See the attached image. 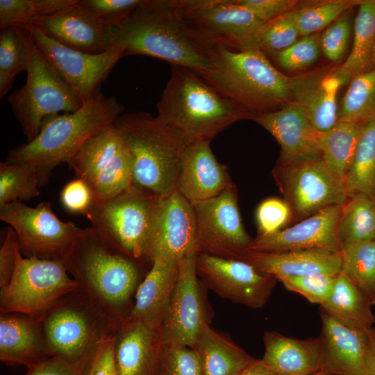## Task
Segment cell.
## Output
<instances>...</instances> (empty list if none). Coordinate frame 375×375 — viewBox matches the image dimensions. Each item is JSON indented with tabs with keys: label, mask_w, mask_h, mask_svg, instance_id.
I'll return each instance as SVG.
<instances>
[{
	"label": "cell",
	"mask_w": 375,
	"mask_h": 375,
	"mask_svg": "<svg viewBox=\"0 0 375 375\" xmlns=\"http://www.w3.org/2000/svg\"><path fill=\"white\" fill-rule=\"evenodd\" d=\"M340 273L371 299L375 291V240L344 244Z\"/></svg>",
	"instance_id": "37"
},
{
	"label": "cell",
	"mask_w": 375,
	"mask_h": 375,
	"mask_svg": "<svg viewBox=\"0 0 375 375\" xmlns=\"http://www.w3.org/2000/svg\"><path fill=\"white\" fill-rule=\"evenodd\" d=\"M362 0H327L309 3L294 10L300 36L317 33Z\"/></svg>",
	"instance_id": "42"
},
{
	"label": "cell",
	"mask_w": 375,
	"mask_h": 375,
	"mask_svg": "<svg viewBox=\"0 0 375 375\" xmlns=\"http://www.w3.org/2000/svg\"><path fill=\"white\" fill-rule=\"evenodd\" d=\"M28 60L24 28L10 26L0 33V98L11 89L15 77L26 71Z\"/></svg>",
	"instance_id": "39"
},
{
	"label": "cell",
	"mask_w": 375,
	"mask_h": 375,
	"mask_svg": "<svg viewBox=\"0 0 375 375\" xmlns=\"http://www.w3.org/2000/svg\"><path fill=\"white\" fill-rule=\"evenodd\" d=\"M67 164L90 187L95 201L116 196L132 185L130 158L114 124L90 139Z\"/></svg>",
	"instance_id": "14"
},
{
	"label": "cell",
	"mask_w": 375,
	"mask_h": 375,
	"mask_svg": "<svg viewBox=\"0 0 375 375\" xmlns=\"http://www.w3.org/2000/svg\"><path fill=\"white\" fill-rule=\"evenodd\" d=\"M0 219L14 230L25 257L62 261L82 231L59 219L47 201L35 207L22 201L0 206Z\"/></svg>",
	"instance_id": "13"
},
{
	"label": "cell",
	"mask_w": 375,
	"mask_h": 375,
	"mask_svg": "<svg viewBox=\"0 0 375 375\" xmlns=\"http://www.w3.org/2000/svg\"><path fill=\"white\" fill-rule=\"evenodd\" d=\"M339 234L342 244L375 240V199L349 194L341 206Z\"/></svg>",
	"instance_id": "36"
},
{
	"label": "cell",
	"mask_w": 375,
	"mask_h": 375,
	"mask_svg": "<svg viewBox=\"0 0 375 375\" xmlns=\"http://www.w3.org/2000/svg\"><path fill=\"white\" fill-rule=\"evenodd\" d=\"M251 120L259 124L276 139L281 148V156L292 159L322 156V132L314 127L294 101L276 111L254 115Z\"/></svg>",
	"instance_id": "24"
},
{
	"label": "cell",
	"mask_w": 375,
	"mask_h": 375,
	"mask_svg": "<svg viewBox=\"0 0 375 375\" xmlns=\"http://www.w3.org/2000/svg\"><path fill=\"white\" fill-rule=\"evenodd\" d=\"M192 205L196 221L197 253L240 260L253 238L244 227L235 185Z\"/></svg>",
	"instance_id": "15"
},
{
	"label": "cell",
	"mask_w": 375,
	"mask_h": 375,
	"mask_svg": "<svg viewBox=\"0 0 375 375\" xmlns=\"http://www.w3.org/2000/svg\"><path fill=\"white\" fill-rule=\"evenodd\" d=\"M369 298L342 273L320 309L349 325L369 328L375 322Z\"/></svg>",
	"instance_id": "33"
},
{
	"label": "cell",
	"mask_w": 375,
	"mask_h": 375,
	"mask_svg": "<svg viewBox=\"0 0 375 375\" xmlns=\"http://www.w3.org/2000/svg\"><path fill=\"white\" fill-rule=\"evenodd\" d=\"M372 58L373 65L375 66V40H374V43L373 45V49H372Z\"/></svg>",
	"instance_id": "57"
},
{
	"label": "cell",
	"mask_w": 375,
	"mask_h": 375,
	"mask_svg": "<svg viewBox=\"0 0 375 375\" xmlns=\"http://www.w3.org/2000/svg\"><path fill=\"white\" fill-rule=\"evenodd\" d=\"M169 3L178 17L210 47L238 51L259 49L265 22L236 0H169Z\"/></svg>",
	"instance_id": "10"
},
{
	"label": "cell",
	"mask_w": 375,
	"mask_h": 375,
	"mask_svg": "<svg viewBox=\"0 0 375 375\" xmlns=\"http://www.w3.org/2000/svg\"><path fill=\"white\" fill-rule=\"evenodd\" d=\"M349 14L347 12L336 19L321 35V49L332 62L341 60L347 49L352 26Z\"/></svg>",
	"instance_id": "48"
},
{
	"label": "cell",
	"mask_w": 375,
	"mask_h": 375,
	"mask_svg": "<svg viewBox=\"0 0 375 375\" xmlns=\"http://www.w3.org/2000/svg\"><path fill=\"white\" fill-rule=\"evenodd\" d=\"M83 375H117L113 356V335L99 347Z\"/></svg>",
	"instance_id": "54"
},
{
	"label": "cell",
	"mask_w": 375,
	"mask_h": 375,
	"mask_svg": "<svg viewBox=\"0 0 375 375\" xmlns=\"http://www.w3.org/2000/svg\"><path fill=\"white\" fill-rule=\"evenodd\" d=\"M275 183L291 210V226L318 211L342 204L348 197L322 156L292 159L280 156L273 170Z\"/></svg>",
	"instance_id": "12"
},
{
	"label": "cell",
	"mask_w": 375,
	"mask_h": 375,
	"mask_svg": "<svg viewBox=\"0 0 375 375\" xmlns=\"http://www.w3.org/2000/svg\"><path fill=\"white\" fill-rule=\"evenodd\" d=\"M193 349L201 356L203 375H238L256 360L210 324L202 327Z\"/></svg>",
	"instance_id": "31"
},
{
	"label": "cell",
	"mask_w": 375,
	"mask_h": 375,
	"mask_svg": "<svg viewBox=\"0 0 375 375\" xmlns=\"http://www.w3.org/2000/svg\"><path fill=\"white\" fill-rule=\"evenodd\" d=\"M79 0H0L1 29L25 28L76 4Z\"/></svg>",
	"instance_id": "40"
},
{
	"label": "cell",
	"mask_w": 375,
	"mask_h": 375,
	"mask_svg": "<svg viewBox=\"0 0 375 375\" xmlns=\"http://www.w3.org/2000/svg\"><path fill=\"white\" fill-rule=\"evenodd\" d=\"M19 249L16 234L8 226L0 248V289L6 286L12 276Z\"/></svg>",
	"instance_id": "52"
},
{
	"label": "cell",
	"mask_w": 375,
	"mask_h": 375,
	"mask_svg": "<svg viewBox=\"0 0 375 375\" xmlns=\"http://www.w3.org/2000/svg\"><path fill=\"white\" fill-rule=\"evenodd\" d=\"M91 360L71 363L51 357L28 368L24 375H83Z\"/></svg>",
	"instance_id": "53"
},
{
	"label": "cell",
	"mask_w": 375,
	"mask_h": 375,
	"mask_svg": "<svg viewBox=\"0 0 375 375\" xmlns=\"http://www.w3.org/2000/svg\"><path fill=\"white\" fill-rule=\"evenodd\" d=\"M124 110L115 97L98 90L77 110L46 118L38 135L10 150L5 162L34 166L42 185L57 165L67 163L90 139L113 124Z\"/></svg>",
	"instance_id": "3"
},
{
	"label": "cell",
	"mask_w": 375,
	"mask_h": 375,
	"mask_svg": "<svg viewBox=\"0 0 375 375\" xmlns=\"http://www.w3.org/2000/svg\"><path fill=\"white\" fill-rule=\"evenodd\" d=\"M144 0H81L80 5L105 22L125 15Z\"/></svg>",
	"instance_id": "51"
},
{
	"label": "cell",
	"mask_w": 375,
	"mask_h": 375,
	"mask_svg": "<svg viewBox=\"0 0 375 375\" xmlns=\"http://www.w3.org/2000/svg\"><path fill=\"white\" fill-rule=\"evenodd\" d=\"M236 1L263 22H269L293 11L299 4V1L296 0H236Z\"/></svg>",
	"instance_id": "50"
},
{
	"label": "cell",
	"mask_w": 375,
	"mask_h": 375,
	"mask_svg": "<svg viewBox=\"0 0 375 375\" xmlns=\"http://www.w3.org/2000/svg\"><path fill=\"white\" fill-rule=\"evenodd\" d=\"M338 274L319 273L283 277L278 281L288 290L298 293L310 302L320 306L330 297Z\"/></svg>",
	"instance_id": "45"
},
{
	"label": "cell",
	"mask_w": 375,
	"mask_h": 375,
	"mask_svg": "<svg viewBox=\"0 0 375 375\" xmlns=\"http://www.w3.org/2000/svg\"><path fill=\"white\" fill-rule=\"evenodd\" d=\"M158 119L185 145L211 141L235 122L253 115L219 94L194 71L171 65L157 103Z\"/></svg>",
	"instance_id": "4"
},
{
	"label": "cell",
	"mask_w": 375,
	"mask_h": 375,
	"mask_svg": "<svg viewBox=\"0 0 375 375\" xmlns=\"http://www.w3.org/2000/svg\"><path fill=\"white\" fill-rule=\"evenodd\" d=\"M263 344L261 360L276 375H312L322 371L318 338L299 340L267 331Z\"/></svg>",
	"instance_id": "30"
},
{
	"label": "cell",
	"mask_w": 375,
	"mask_h": 375,
	"mask_svg": "<svg viewBox=\"0 0 375 375\" xmlns=\"http://www.w3.org/2000/svg\"><path fill=\"white\" fill-rule=\"evenodd\" d=\"M34 43L72 88L81 104L99 90L123 50L113 47L101 53H88L61 44L34 26L25 28Z\"/></svg>",
	"instance_id": "17"
},
{
	"label": "cell",
	"mask_w": 375,
	"mask_h": 375,
	"mask_svg": "<svg viewBox=\"0 0 375 375\" xmlns=\"http://www.w3.org/2000/svg\"><path fill=\"white\" fill-rule=\"evenodd\" d=\"M322 371L329 375H365L368 330L347 324L320 309Z\"/></svg>",
	"instance_id": "21"
},
{
	"label": "cell",
	"mask_w": 375,
	"mask_h": 375,
	"mask_svg": "<svg viewBox=\"0 0 375 375\" xmlns=\"http://www.w3.org/2000/svg\"><path fill=\"white\" fill-rule=\"evenodd\" d=\"M344 189L375 199V117L364 122Z\"/></svg>",
	"instance_id": "35"
},
{
	"label": "cell",
	"mask_w": 375,
	"mask_h": 375,
	"mask_svg": "<svg viewBox=\"0 0 375 375\" xmlns=\"http://www.w3.org/2000/svg\"><path fill=\"white\" fill-rule=\"evenodd\" d=\"M53 357L38 319L19 313L1 314L0 360L27 368Z\"/></svg>",
	"instance_id": "26"
},
{
	"label": "cell",
	"mask_w": 375,
	"mask_h": 375,
	"mask_svg": "<svg viewBox=\"0 0 375 375\" xmlns=\"http://www.w3.org/2000/svg\"><path fill=\"white\" fill-rule=\"evenodd\" d=\"M113 124L130 158L132 185L159 197L174 190L186 147L181 140L147 112L122 113Z\"/></svg>",
	"instance_id": "6"
},
{
	"label": "cell",
	"mask_w": 375,
	"mask_h": 375,
	"mask_svg": "<svg viewBox=\"0 0 375 375\" xmlns=\"http://www.w3.org/2000/svg\"><path fill=\"white\" fill-rule=\"evenodd\" d=\"M196 221L192 205L178 190L159 197L144 259L180 261L197 253Z\"/></svg>",
	"instance_id": "19"
},
{
	"label": "cell",
	"mask_w": 375,
	"mask_h": 375,
	"mask_svg": "<svg viewBox=\"0 0 375 375\" xmlns=\"http://www.w3.org/2000/svg\"><path fill=\"white\" fill-rule=\"evenodd\" d=\"M196 270L203 284L219 297L251 308L265 305L277 281L246 261L205 253L197 254Z\"/></svg>",
	"instance_id": "18"
},
{
	"label": "cell",
	"mask_w": 375,
	"mask_h": 375,
	"mask_svg": "<svg viewBox=\"0 0 375 375\" xmlns=\"http://www.w3.org/2000/svg\"><path fill=\"white\" fill-rule=\"evenodd\" d=\"M344 85L335 69H319L290 77L294 101L319 132H326L338 122L337 97Z\"/></svg>",
	"instance_id": "25"
},
{
	"label": "cell",
	"mask_w": 375,
	"mask_h": 375,
	"mask_svg": "<svg viewBox=\"0 0 375 375\" xmlns=\"http://www.w3.org/2000/svg\"><path fill=\"white\" fill-rule=\"evenodd\" d=\"M341 206L326 207L275 233L257 235L248 249L283 251L317 249L340 251L343 245L339 234Z\"/></svg>",
	"instance_id": "20"
},
{
	"label": "cell",
	"mask_w": 375,
	"mask_h": 375,
	"mask_svg": "<svg viewBox=\"0 0 375 375\" xmlns=\"http://www.w3.org/2000/svg\"><path fill=\"white\" fill-rule=\"evenodd\" d=\"M370 301H371L372 305L375 306V291H374V293L373 296L372 297Z\"/></svg>",
	"instance_id": "58"
},
{
	"label": "cell",
	"mask_w": 375,
	"mask_h": 375,
	"mask_svg": "<svg viewBox=\"0 0 375 375\" xmlns=\"http://www.w3.org/2000/svg\"><path fill=\"white\" fill-rule=\"evenodd\" d=\"M80 1L33 26L61 44L83 52L101 53L109 50L112 47L105 22L83 8Z\"/></svg>",
	"instance_id": "23"
},
{
	"label": "cell",
	"mask_w": 375,
	"mask_h": 375,
	"mask_svg": "<svg viewBox=\"0 0 375 375\" xmlns=\"http://www.w3.org/2000/svg\"><path fill=\"white\" fill-rule=\"evenodd\" d=\"M53 357L77 363L92 359L119 326L78 288L39 319Z\"/></svg>",
	"instance_id": "7"
},
{
	"label": "cell",
	"mask_w": 375,
	"mask_h": 375,
	"mask_svg": "<svg viewBox=\"0 0 375 375\" xmlns=\"http://www.w3.org/2000/svg\"><path fill=\"white\" fill-rule=\"evenodd\" d=\"M159 197L133 185L111 198L95 201L85 216L106 244L127 256L144 259Z\"/></svg>",
	"instance_id": "9"
},
{
	"label": "cell",
	"mask_w": 375,
	"mask_h": 375,
	"mask_svg": "<svg viewBox=\"0 0 375 375\" xmlns=\"http://www.w3.org/2000/svg\"><path fill=\"white\" fill-rule=\"evenodd\" d=\"M161 348L158 332L126 320L113 335L117 375H157Z\"/></svg>",
	"instance_id": "27"
},
{
	"label": "cell",
	"mask_w": 375,
	"mask_h": 375,
	"mask_svg": "<svg viewBox=\"0 0 375 375\" xmlns=\"http://www.w3.org/2000/svg\"><path fill=\"white\" fill-rule=\"evenodd\" d=\"M111 47L146 55L198 73L210 65L212 48L176 15L169 0H144L125 15L105 22Z\"/></svg>",
	"instance_id": "1"
},
{
	"label": "cell",
	"mask_w": 375,
	"mask_h": 375,
	"mask_svg": "<svg viewBox=\"0 0 375 375\" xmlns=\"http://www.w3.org/2000/svg\"><path fill=\"white\" fill-rule=\"evenodd\" d=\"M196 74L222 97L252 115L276 111L292 99L290 77L259 49L238 51L215 46L209 67Z\"/></svg>",
	"instance_id": "5"
},
{
	"label": "cell",
	"mask_w": 375,
	"mask_h": 375,
	"mask_svg": "<svg viewBox=\"0 0 375 375\" xmlns=\"http://www.w3.org/2000/svg\"><path fill=\"white\" fill-rule=\"evenodd\" d=\"M294 10L265 22L259 40L261 51L275 54L298 40L300 34Z\"/></svg>",
	"instance_id": "44"
},
{
	"label": "cell",
	"mask_w": 375,
	"mask_h": 375,
	"mask_svg": "<svg viewBox=\"0 0 375 375\" xmlns=\"http://www.w3.org/2000/svg\"><path fill=\"white\" fill-rule=\"evenodd\" d=\"M157 375H203L201 356L190 347L162 345Z\"/></svg>",
	"instance_id": "43"
},
{
	"label": "cell",
	"mask_w": 375,
	"mask_h": 375,
	"mask_svg": "<svg viewBox=\"0 0 375 375\" xmlns=\"http://www.w3.org/2000/svg\"><path fill=\"white\" fill-rule=\"evenodd\" d=\"M240 260L253 265L260 272L280 278L313 274H338L341 269L340 251L299 249L283 251L246 250Z\"/></svg>",
	"instance_id": "28"
},
{
	"label": "cell",
	"mask_w": 375,
	"mask_h": 375,
	"mask_svg": "<svg viewBox=\"0 0 375 375\" xmlns=\"http://www.w3.org/2000/svg\"><path fill=\"white\" fill-rule=\"evenodd\" d=\"M364 122H338L332 128L322 133V158L331 174L344 188Z\"/></svg>",
	"instance_id": "32"
},
{
	"label": "cell",
	"mask_w": 375,
	"mask_h": 375,
	"mask_svg": "<svg viewBox=\"0 0 375 375\" xmlns=\"http://www.w3.org/2000/svg\"><path fill=\"white\" fill-rule=\"evenodd\" d=\"M36 168L26 163L0 162V206L29 201L40 194Z\"/></svg>",
	"instance_id": "41"
},
{
	"label": "cell",
	"mask_w": 375,
	"mask_h": 375,
	"mask_svg": "<svg viewBox=\"0 0 375 375\" xmlns=\"http://www.w3.org/2000/svg\"><path fill=\"white\" fill-rule=\"evenodd\" d=\"M233 185L226 167L213 154L210 141L199 140L184 148L176 188L190 203L210 199Z\"/></svg>",
	"instance_id": "22"
},
{
	"label": "cell",
	"mask_w": 375,
	"mask_h": 375,
	"mask_svg": "<svg viewBox=\"0 0 375 375\" xmlns=\"http://www.w3.org/2000/svg\"><path fill=\"white\" fill-rule=\"evenodd\" d=\"M375 40V0H362L353 25L351 50L344 64L335 71L344 85L356 75L374 67L372 49Z\"/></svg>",
	"instance_id": "34"
},
{
	"label": "cell",
	"mask_w": 375,
	"mask_h": 375,
	"mask_svg": "<svg viewBox=\"0 0 375 375\" xmlns=\"http://www.w3.org/2000/svg\"><path fill=\"white\" fill-rule=\"evenodd\" d=\"M291 210L288 203L276 197L263 200L258 206L256 219L258 228V236L275 233L291 221Z\"/></svg>",
	"instance_id": "47"
},
{
	"label": "cell",
	"mask_w": 375,
	"mask_h": 375,
	"mask_svg": "<svg viewBox=\"0 0 375 375\" xmlns=\"http://www.w3.org/2000/svg\"><path fill=\"white\" fill-rule=\"evenodd\" d=\"M312 375H329V374H326V373H325V372H324L322 371H320V372H317V373H315V374H314Z\"/></svg>",
	"instance_id": "59"
},
{
	"label": "cell",
	"mask_w": 375,
	"mask_h": 375,
	"mask_svg": "<svg viewBox=\"0 0 375 375\" xmlns=\"http://www.w3.org/2000/svg\"><path fill=\"white\" fill-rule=\"evenodd\" d=\"M28 60L24 85L8 101L26 142L39 133L44 120L60 112L77 110L81 103L24 29Z\"/></svg>",
	"instance_id": "8"
},
{
	"label": "cell",
	"mask_w": 375,
	"mask_h": 375,
	"mask_svg": "<svg viewBox=\"0 0 375 375\" xmlns=\"http://www.w3.org/2000/svg\"><path fill=\"white\" fill-rule=\"evenodd\" d=\"M77 288L62 260L25 257L19 249L12 276L0 289V312L39 319L58 299Z\"/></svg>",
	"instance_id": "11"
},
{
	"label": "cell",
	"mask_w": 375,
	"mask_h": 375,
	"mask_svg": "<svg viewBox=\"0 0 375 375\" xmlns=\"http://www.w3.org/2000/svg\"><path fill=\"white\" fill-rule=\"evenodd\" d=\"M365 375H375V328L368 330Z\"/></svg>",
	"instance_id": "55"
},
{
	"label": "cell",
	"mask_w": 375,
	"mask_h": 375,
	"mask_svg": "<svg viewBox=\"0 0 375 375\" xmlns=\"http://www.w3.org/2000/svg\"><path fill=\"white\" fill-rule=\"evenodd\" d=\"M375 117V66L356 75L342 97L338 122H365Z\"/></svg>",
	"instance_id": "38"
},
{
	"label": "cell",
	"mask_w": 375,
	"mask_h": 375,
	"mask_svg": "<svg viewBox=\"0 0 375 375\" xmlns=\"http://www.w3.org/2000/svg\"><path fill=\"white\" fill-rule=\"evenodd\" d=\"M62 262L78 288L116 324L127 319L144 262L106 244L90 227L82 228Z\"/></svg>",
	"instance_id": "2"
},
{
	"label": "cell",
	"mask_w": 375,
	"mask_h": 375,
	"mask_svg": "<svg viewBox=\"0 0 375 375\" xmlns=\"http://www.w3.org/2000/svg\"><path fill=\"white\" fill-rule=\"evenodd\" d=\"M178 262L156 260L140 283L126 320L159 332L167 315L176 282Z\"/></svg>",
	"instance_id": "29"
},
{
	"label": "cell",
	"mask_w": 375,
	"mask_h": 375,
	"mask_svg": "<svg viewBox=\"0 0 375 375\" xmlns=\"http://www.w3.org/2000/svg\"><path fill=\"white\" fill-rule=\"evenodd\" d=\"M60 201L69 212L85 215L94 203L95 198L88 184L76 177L63 187Z\"/></svg>",
	"instance_id": "49"
},
{
	"label": "cell",
	"mask_w": 375,
	"mask_h": 375,
	"mask_svg": "<svg viewBox=\"0 0 375 375\" xmlns=\"http://www.w3.org/2000/svg\"><path fill=\"white\" fill-rule=\"evenodd\" d=\"M197 254L178 262V274L168 311L159 330L162 345H183L193 348L206 324H210L212 311L204 288L196 270Z\"/></svg>",
	"instance_id": "16"
},
{
	"label": "cell",
	"mask_w": 375,
	"mask_h": 375,
	"mask_svg": "<svg viewBox=\"0 0 375 375\" xmlns=\"http://www.w3.org/2000/svg\"><path fill=\"white\" fill-rule=\"evenodd\" d=\"M238 375H276L263 362L256 359Z\"/></svg>",
	"instance_id": "56"
},
{
	"label": "cell",
	"mask_w": 375,
	"mask_h": 375,
	"mask_svg": "<svg viewBox=\"0 0 375 375\" xmlns=\"http://www.w3.org/2000/svg\"><path fill=\"white\" fill-rule=\"evenodd\" d=\"M320 38L319 33L302 37L287 49L274 54L276 62L281 67L288 71L310 66L319 56Z\"/></svg>",
	"instance_id": "46"
}]
</instances>
